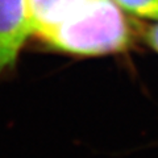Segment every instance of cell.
<instances>
[{
  "label": "cell",
  "instance_id": "4",
  "mask_svg": "<svg viewBox=\"0 0 158 158\" xmlns=\"http://www.w3.org/2000/svg\"><path fill=\"white\" fill-rule=\"evenodd\" d=\"M123 11L135 16L158 20V0H113Z\"/></svg>",
  "mask_w": 158,
  "mask_h": 158
},
{
  "label": "cell",
  "instance_id": "1",
  "mask_svg": "<svg viewBox=\"0 0 158 158\" xmlns=\"http://www.w3.org/2000/svg\"><path fill=\"white\" fill-rule=\"evenodd\" d=\"M36 37L59 53L100 57L128 50L133 34L113 0H86L63 21Z\"/></svg>",
  "mask_w": 158,
  "mask_h": 158
},
{
  "label": "cell",
  "instance_id": "5",
  "mask_svg": "<svg viewBox=\"0 0 158 158\" xmlns=\"http://www.w3.org/2000/svg\"><path fill=\"white\" fill-rule=\"evenodd\" d=\"M144 37L145 41L158 53V24H154V25L146 28Z\"/></svg>",
  "mask_w": 158,
  "mask_h": 158
},
{
  "label": "cell",
  "instance_id": "3",
  "mask_svg": "<svg viewBox=\"0 0 158 158\" xmlns=\"http://www.w3.org/2000/svg\"><path fill=\"white\" fill-rule=\"evenodd\" d=\"M86 0H29L32 36L53 28L78 9Z\"/></svg>",
  "mask_w": 158,
  "mask_h": 158
},
{
  "label": "cell",
  "instance_id": "2",
  "mask_svg": "<svg viewBox=\"0 0 158 158\" xmlns=\"http://www.w3.org/2000/svg\"><path fill=\"white\" fill-rule=\"evenodd\" d=\"M32 34L29 0H0V79L13 71Z\"/></svg>",
  "mask_w": 158,
  "mask_h": 158
}]
</instances>
